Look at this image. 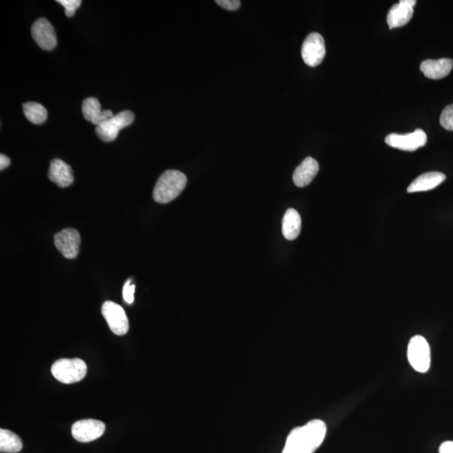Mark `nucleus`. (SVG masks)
Listing matches in <instances>:
<instances>
[{"label":"nucleus","instance_id":"24","mask_svg":"<svg viewBox=\"0 0 453 453\" xmlns=\"http://www.w3.org/2000/svg\"><path fill=\"white\" fill-rule=\"evenodd\" d=\"M215 3H218L219 6L229 11L237 10V9H240L241 5V2L239 1V0H217Z\"/></svg>","mask_w":453,"mask_h":453},{"label":"nucleus","instance_id":"8","mask_svg":"<svg viewBox=\"0 0 453 453\" xmlns=\"http://www.w3.org/2000/svg\"><path fill=\"white\" fill-rule=\"evenodd\" d=\"M428 142V135L422 130H415L413 133L406 135L391 134L385 138V143L393 148L415 151L425 146Z\"/></svg>","mask_w":453,"mask_h":453},{"label":"nucleus","instance_id":"4","mask_svg":"<svg viewBox=\"0 0 453 453\" xmlns=\"http://www.w3.org/2000/svg\"><path fill=\"white\" fill-rule=\"evenodd\" d=\"M407 357L410 364L417 372H428L430 367V349L428 341L422 336L417 335L410 340Z\"/></svg>","mask_w":453,"mask_h":453},{"label":"nucleus","instance_id":"20","mask_svg":"<svg viewBox=\"0 0 453 453\" xmlns=\"http://www.w3.org/2000/svg\"><path fill=\"white\" fill-rule=\"evenodd\" d=\"M23 111L26 119L34 124H43L47 119V109L44 106L35 102H29L23 104Z\"/></svg>","mask_w":453,"mask_h":453},{"label":"nucleus","instance_id":"13","mask_svg":"<svg viewBox=\"0 0 453 453\" xmlns=\"http://www.w3.org/2000/svg\"><path fill=\"white\" fill-rule=\"evenodd\" d=\"M48 177L60 187H69L74 181L73 169L60 159H55L51 162Z\"/></svg>","mask_w":453,"mask_h":453},{"label":"nucleus","instance_id":"17","mask_svg":"<svg viewBox=\"0 0 453 453\" xmlns=\"http://www.w3.org/2000/svg\"><path fill=\"white\" fill-rule=\"evenodd\" d=\"M445 180L443 173L438 172H426L415 178L407 188L409 194L432 190Z\"/></svg>","mask_w":453,"mask_h":453},{"label":"nucleus","instance_id":"22","mask_svg":"<svg viewBox=\"0 0 453 453\" xmlns=\"http://www.w3.org/2000/svg\"><path fill=\"white\" fill-rule=\"evenodd\" d=\"M58 3L65 8L67 16L71 18L75 14L76 10L80 7L82 1L81 0H58Z\"/></svg>","mask_w":453,"mask_h":453},{"label":"nucleus","instance_id":"7","mask_svg":"<svg viewBox=\"0 0 453 453\" xmlns=\"http://www.w3.org/2000/svg\"><path fill=\"white\" fill-rule=\"evenodd\" d=\"M102 314L113 334L119 336L127 334L130 325L126 313L121 305L113 301H105L102 307Z\"/></svg>","mask_w":453,"mask_h":453},{"label":"nucleus","instance_id":"12","mask_svg":"<svg viewBox=\"0 0 453 453\" xmlns=\"http://www.w3.org/2000/svg\"><path fill=\"white\" fill-rule=\"evenodd\" d=\"M415 5V0H402L393 5L387 15L388 27L392 30L408 24L413 16Z\"/></svg>","mask_w":453,"mask_h":453},{"label":"nucleus","instance_id":"21","mask_svg":"<svg viewBox=\"0 0 453 453\" xmlns=\"http://www.w3.org/2000/svg\"><path fill=\"white\" fill-rule=\"evenodd\" d=\"M440 123L445 130L453 131V104L444 108L440 117Z\"/></svg>","mask_w":453,"mask_h":453},{"label":"nucleus","instance_id":"6","mask_svg":"<svg viewBox=\"0 0 453 453\" xmlns=\"http://www.w3.org/2000/svg\"><path fill=\"white\" fill-rule=\"evenodd\" d=\"M326 55L323 37L319 33H311L305 38L301 47V56L307 66L315 67L322 63Z\"/></svg>","mask_w":453,"mask_h":453},{"label":"nucleus","instance_id":"18","mask_svg":"<svg viewBox=\"0 0 453 453\" xmlns=\"http://www.w3.org/2000/svg\"><path fill=\"white\" fill-rule=\"evenodd\" d=\"M301 218L297 210L290 209L286 211L282 220V233L287 240H294L300 235Z\"/></svg>","mask_w":453,"mask_h":453},{"label":"nucleus","instance_id":"11","mask_svg":"<svg viewBox=\"0 0 453 453\" xmlns=\"http://www.w3.org/2000/svg\"><path fill=\"white\" fill-rule=\"evenodd\" d=\"M32 34L33 39L43 50L51 51L58 44L55 29L47 19H38L32 25Z\"/></svg>","mask_w":453,"mask_h":453},{"label":"nucleus","instance_id":"15","mask_svg":"<svg viewBox=\"0 0 453 453\" xmlns=\"http://www.w3.org/2000/svg\"><path fill=\"white\" fill-rule=\"evenodd\" d=\"M82 111L85 119L96 126L113 116L111 111H102L100 102L93 97L86 98L83 101Z\"/></svg>","mask_w":453,"mask_h":453},{"label":"nucleus","instance_id":"1","mask_svg":"<svg viewBox=\"0 0 453 453\" xmlns=\"http://www.w3.org/2000/svg\"><path fill=\"white\" fill-rule=\"evenodd\" d=\"M326 434L327 426L324 421H309L290 432L282 453H314L323 444Z\"/></svg>","mask_w":453,"mask_h":453},{"label":"nucleus","instance_id":"10","mask_svg":"<svg viewBox=\"0 0 453 453\" xmlns=\"http://www.w3.org/2000/svg\"><path fill=\"white\" fill-rule=\"evenodd\" d=\"M54 243L56 248L65 258L75 259L78 255L80 247V234L74 229H63L56 234Z\"/></svg>","mask_w":453,"mask_h":453},{"label":"nucleus","instance_id":"25","mask_svg":"<svg viewBox=\"0 0 453 453\" xmlns=\"http://www.w3.org/2000/svg\"><path fill=\"white\" fill-rule=\"evenodd\" d=\"M439 453H453V441H445L441 444Z\"/></svg>","mask_w":453,"mask_h":453},{"label":"nucleus","instance_id":"19","mask_svg":"<svg viewBox=\"0 0 453 453\" xmlns=\"http://www.w3.org/2000/svg\"><path fill=\"white\" fill-rule=\"evenodd\" d=\"M23 443L20 437L10 430H0V451L5 453H17L22 450Z\"/></svg>","mask_w":453,"mask_h":453},{"label":"nucleus","instance_id":"5","mask_svg":"<svg viewBox=\"0 0 453 453\" xmlns=\"http://www.w3.org/2000/svg\"><path fill=\"white\" fill-rule=\"evenodd\" d=\"M135 120V115L130 111H122L118 115H113L105 122L96 126V135L97 137L104 142H111L118 137L119 131L123 130Z\"/></svg>","mask_w":453,"mask_h":453},{"label":"nucleus","instance_id":"14","mask_svg":"<svg viewBox=\"0 0 453 453\" xmlns=\"http://www.w3.org/2000/svg\"><path fill=\"white\" fill-rule=\"evenodd\" d=\"M319 172V164L315 159L307 157L294 170L293 181L298 187L308 186Z\"/></svg>","mask_w":453,"mask_h":453},{"label":"nucleus","instance_id":"2","mask_svg":"<svg viewBox=\"0 0 453 453\" xmlns=\"http://www.w3.org/2000/svg\"><path fill=\"white\" fill-rule=\"evenodd\" d=\"M187 178L184 173L169 170L158 179L153 191L154 201L165 204L176 199L186 187Z\"/></svg>","mask_w":453,"mask_h":453},{"label":"nucleus","instance_id":"9","mask_svg":"<svg viewBox=\"0 0 453 453\" xmlns=\"http://www.w3.org/2000/svg\"><path fill=\"white\" fill-rule=\"evenodd\" d=\"M104 422L93 419H86L76 421L71 428V434L75 440L80 443H90L104 435L105 432Z\"/></svg>","mask_w":453,"mask_h":453},{"label":"nucleus","instance_id":"16","mask_svg":"<svg viewBox=\"0 0 453 453\" xmlns=\"http://www.w3.org/2000/svg\"><path fill=\"white\" fill-rule=\"evenodd\" d=\"M453 67V60L448 58L426 60L421 64V71L430 79H441L447 77Z\"/></svg>","mask_w":453,"mask_h":453},{"label":"nucleus","instance_id":"3","mask_svg":"<svg viewBox=\"0 0 453 453\" xmlns=\"http://www.w3.org/2000/svg\"><path fill=\"white\" fill-rule=\"evenodd\" d=\"M86 369V362L80 358H62L53 364L51 373L60 383L69 384L84 379Z\"/></svg>","mask_w":453,"mask_h":453},{"label":"nucleus","instance_id":"26","mask_svg":"<svg viewBox=\"0 0 453 453\" xmlns=\"http://www.w3.org/2000/svg\"><path fill=\"white\" fill-rule=\"evenodd\" d=\"M10 165V158L5 156V154H0V170L3 171Z\"/></svg>","mask_w":453,"mask_h":453},{"label":"nucleus","instance_id":"23","mask_svg":"<svg viewBox=\"0 0 453 453\" xmlns=\"http://www.w3.org/2000/svg\"><path fill=\"white\" fill-rule=\"evenodd\" d=\"M132 279H128L126 284L124 286L123 297L126 303L132 304L135 300V286L131 284Z\"/></svg>","mask_w":453,"mask_h":453}]
</instances>
